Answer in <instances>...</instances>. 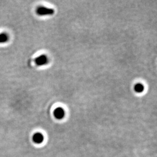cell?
Segmentation results:
<instances>
[{"label":"cell","instance_id":"4","mask_svg":"<svg viewBox=\"0 0 157 157\" xmlns=\"http://www.w3.org/2000/svg\"><path fill=\"white\" fill-rule=\"evenodd\" d=\"M32 139L34 143L36 144H40L44 140V136L42 133L37 132L34 134Z\"/></svg>","mask_w":157,"mask_h":157},{"label":"cell","instance_id":"3","mask_svg":"<svg viewBox=\"0 0 157 157\" xmlns=\"http://www.w3.org/2000/svg\"><path fill=\"white\" fill-rule=\"evenodd\" d=\"M54 115L57 119H62L65 117V111L61 107H58L54 111Z\"/></svg>","mask_w":157,"mask_h":157},{"label":"cell","instance_id":"1","mask_svg":"<svg viewBox=\"0 0 157 157\" xmlns=\"http://www.w3.org/2000/svg\"><path fill=\"white\" fill-rule=\"evenodd\" d=\"M36 12V13L39 16H49L54 14V10L52 8L40 6L37 8Z\"/></svg>","mask_w":157,"mask_h":157},{"label":"cell","instance_id":"6","mask_svg":"<svg viewBox=\"0 0 157 157\" xmlns=\"http://www.w3.org/2000/svg\"><path fill=\"white\" fill-rule=\"evenodd\" d=\"M134 89H135V91L136 93H141L143 91H144V86L141 83H137L135 86Z\"/></svg>","mask_w":157,"mask_h":157},{"label":"cell","instance_id":"2","mask_svg":"<svg viewBox=\"0 0 157 157\" xmlns=\"http://www.w3.org/2000/svg\"><path fill=\"white\" fill-rule=\"evenodd\" d=\"M48 58L45 54H42L40 55L37 58H35L34 59V62L36 64V65L41 67V66H44L47 65L48 63Z\"/></svg>","mask_w":157,"mask_h":157},{"label":"cell","instance_id":"5","mask_svg":"<svg viewBox=\"0 0 157 157\" xmlns=\"http://www.w3.org/2000/svg\"><path fill=\"white\" fill-rule=\"evenodd\" d=\"M10 39V36L6 32H2L0 33V44H4L7 43Z\"/></svg>","mask_w":157,"mask_h":157}]
</instances>
